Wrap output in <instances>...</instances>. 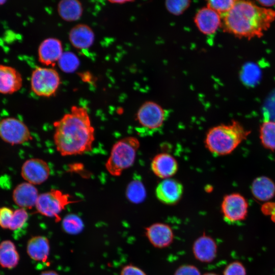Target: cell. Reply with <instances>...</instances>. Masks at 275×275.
Masks as SVG:
<instances>
[{
	"label": "cell",
	"mask_w": 275,
	"mask_h": 275,
	"mask_svg": "<svg viewBox=\"0 0 275 275\" xmlns=\"http://www.w3.org/2000/svg\"><path fill=\"white\" fill-rule=\"evenodd\" d=\"M53 126L54 145L62 156L81 155L92 150L95 128L86 107L73 105Z\"/></svg>",
	"instance_id": "6da1fadb"
},
{
	"label": "cell",
	"mask_w": 275,
	"mask_h": 275,
	"mask_svg": "<svg viewBox=\"0 0 275 275\" xmlns=\"http://www.w3.org/2000/svg\"><path fill=\"white\" fill-rule=\"evenodd\" d=\"M275 20V11L260 7L250 0H236L222 16V25L226 32L240 38H260Z\"/></svg>",
	"instance_id": "7a4b0ae2"
},
{
	"label": "cell",
	"mask_w": 275,
	"mask_h": 275,
	"mask_svg": "<svg viewBox=\"0 0 275 275\" xmlns=\"http://www.w3.org/2000/svg\"><path fill=\"white\" fill-rule=\"evenodd\" d=\"M250 133L238 121L233 120L229 124L211 128L206 133L205 145L213 155H228L246 140Z\"/></svg>",
	"instance_id": "3957f363"
},
{
	"label": "cell",
	"mask_w": 275,
	"mask_h": 275,
	"mask_svg": "<svg viewBox=\"0 0 275 275\" xmlns=\"http://www.w3.org/2000/svg\"><path fill=\"white\" fill-rule=\"evenodd\" d=\"M140 142L134 136H127L117 141L113 146L110 155L105 164L107 172L115 177L120 176L123 172L134 163Z\"/></svg>",
	"instance_id": "277c9868"
},
{
	"label": "cell",
	"mask_w": 275,
	"mask_h": 275,
	"mask_svg": "<svg viewBox=\"0 0 275 275\" xmlns=\"http://www.w3.org/2000/svg\"><path fill=\"white\" fill-rule=\"evenodd\" d=\"M169 116V111L154 101H147L138 110L136 120L141 131L145 135H149L159 131Z\"/></svg>",
	"instance_id": "5b68a950"
},
{
	"label": "cell",
	"mask_w": 275,
	"mask_h": 275,
	"mask_svg": "<svg viewBox=\"0 0 275 275\" xmlns=\"http://www.w3.org/2000/svg\"><path fill=\"white\" fill-rule=\"evenodd\" d=\"M79 202L71 199V196L59 189H51L49 191L39 194L35 205L37 211L42 215L54 218L56 222L62 218L60 214L66 207Z\"/></svg>",
	"instance_id": "8992f818"
},
{
	"label": "cell",
	"mask_w": 275,
	"mask_h": 275,
	"mask_svg": "<svg viewBox=\"0 0 275 275\" xmlns=\"http://www.w3.org/2000/svg\"><path fill=\"white\" fill-rule=\"evenodd\" d=\"M30 84L31 90L36 95L48 98L57 92L61 77L53 68L37 67L32 72Z\"/></svg>",
	"instance_id": "52a82bcc"
},
{
	"label": "cell",
	"mask_w": 275,
	"mask_h": 275,
	"mask_svg": "<svg viewBox=\"0 0 275 275\" xmlns=\"http://www.w3.org/2000/svg\"><path fill=\"white\" fill-rule=\"evenodd\" d=\"M0 138L12 145L22 144L33 139L27 125L12 117L0 120Z\"/></svg>",
	"instance_id": "ba28073f"
},
{
	"label": "cell",
	"mask_w": 275,
	"mask_h": 275,
	"mask_svg": "<svg viewBox=\"0 0 275 275\" xmlns=\"http://www.w3.org/2000/svg\"><path fill=\"white\" fill-rule=\"evenodd\" d=\"M221 210L226 222H240L246 217L248 203L241 195L238 193L230 194L224 197L221 204Z\"/></svg>",
	"instance_id": "9c48e42d"
},
{
	"label": "cell",
	"mask_w": 275,
	"mask_h": 275,
	"mask_svg": "<svg viewBox=\"0 0 275 275\" xmlns=\"http://www.w3.org/2000/svg\"><path fill=\"white\" fill-rule=\"evenodd\" d=\"M21 175L26 182L39 185L45 182L50 175V168L44 160L33 158L24 162L21 169Z\"/></svg>",
	"instance_id": "30bf717a"
},
{
	"label": "cell",
	"mask_w": 275,
	"mask_h": 275,
	"mask_svg": "<svg viewBox=\"0 0 275 275\" xmlns=\"http://www.w3.org/2000/svg\"><path fill=\"white\" fill-rule=\"evenodd\" d=\"M198 30L205 35L214 34L222 25V16L216 11L206 6L199 9L194 18Z\"/></svg>",
	"instance_id": "8fae6325"
},
{
	"label": "cell",
	"mask_w": 275,
	"mask_h": 275,
	"mask_svg": "<svg viewBox=\"0 0 275 275\" xmlns=\"http://www.w3.org/2000/svg\"><path fill=\"white\" fill-rule=\"evenodd\" d=\"M63 51L61 40L54 37L47 38L40 44L38 49L39 61L46 66L53 67L57 63Z\"/></svg>",
	"instance_id": "7c38bea8"
},
{
	"label": "cell",
	"mask_w": 275,
	"mask_h": 275,
	"mask_svg": "<svg viewBox=\"0 0 275 275\" xmlns=\"http://www.w3.org/2000/svg\"><path fill=\"white\" fill-rule=\"evenodd\" d=\"M183 192L182 184L172 178L163 179L156 186L155 195L157 199L167 205H174L181 199Z\"/></svg>",
	"instance_id": "4fadbf2b"
},
{
	"label": "cell",
	"mask_w": 275,
	"mask_h": 275,
	"mask_svg": "<svg viewBox=\"0 0 275 275\" xmlns=\"http://www.w3.org/2000/svg\"><path fill=\"white\" fill-rule=\"evenodd\" d=\"M145 234L155 248H164L173 242L174 233L171 227L161 223H154L146 228Z\"/></svg>",
	"instance_id": "5bb4252c"
},
{
	"label": "cell",
	"mask_w": 275,
	"mask_h": 275,
	"mask_svg": "<svg viewBox=\"0 0 275 275\" xmlns=\"http://www.w3.org/2000/svg\"><path fill=\"white\" fill-rule=\"evenodd\" d=\"M23 78L21 73L15 68L0 65V93L12 94L22 88Z\"/></svg>",
	"instance_id": "9a60e30c"
},
{
	"label": "cell",
	"mask_w": 275,
	"mask_h": 275,
	"mask_svg": "<svg viewBox=\"0 0 275 275\" xmlns=\"http://www.w3.org/2000/svg\"><path fill=\"white\" fill-rule=\"evenodd\" d=\"M39 195L38 189L34 185L24 182L14 188L12 199L20 208L31 209L35 206Z\"/></svg>",
	"instance_id": "2e32d148"
},
{
	"label": "cell",
	"mask_w": 275,
	"mask_h": 275,
	"mask_svg": "<svg viewBox=\"0 0 275 275\" xmlns=\"http://www.w3.org/2000/svg\"><path fill=\"white\" fill-rule=\"evenodd\" d=\"M151 169L157 177L164 179L170 178L176 173L178 164L172 155L167 153H161L153 158Z\"/></svg>",
	"instance_id": "e0dca14e"
},
{
	"label": "cell",
	"mask_w": 275,
	"mask_h": 275,
	"mask_svg": "<svg viewBox=\"0 0 275 275\" xmlns=\"http://www.w3.org/2000/svg\"><path fill=\"white\" fill-rule=\"evenodd\" d=\"M71 44L77 49H86L93 44L95 33L93 29L85 23H78L70 30L68 34Z\"/></svg>",
	"instance_id": "ac0fdd59"
},
{
	"label": "cell",
	"mask_w": 275,
	"mask_h": 275,
	"mask_svg": "<svg viewBox=\"0 0 275 275\" xmlns=\"http://www.w3.org/2000/svg\"><path fill=\"white\" fill-rule=\"evenodd\" d=\"M193 252L198 260L204 263H209L216 257L217 245L212 238L203 235L194 242Z\"/></svg>",
	"instance_id": "d6986e66"
},
{
	"label": "cell",
	"mask_w": 275,
	"mask_h": 275,
	"mask_svg": "<svg viewBox=\"0 0 275 275\" xmlns=\"http://www.w3.org/2000/svg\"><path fill=\"white\" fill-rule=\"evenodd\" d=\"M50 252V245L48 238L44 236H35L31 237L26 244V252L29 256L36 261H47Z\"/></svg>",
	"instance_id": "ffe728a7"
},
{
	"label": "cell",
	"mask_w": 275,
	"mask_h": 275,
	"mask_svg": "<svg viewBox=\"0 0 275 275\" xmlns=\"http://www.w3.org/2000/svg\"><path fill=\"white\" fill-rule=\"evenodd\" d=\"M57 12L63 20L76 21L82 16L84 7L79 0H60L57 5Z\"/></svg>",
	"instance_id": "44dd1931"
},
{
	"label": "cell",
	"mask_w": 275,
	"mask_h": 275,
	"mask_svg": "<svg viewBox=\"0 0 275 275\" xmlns=\"http://www.w3.org/2000/svg\"><path fill=\"white\" fill-rule=\"evenodd\" d=\"M251 191L257 200L267 201L272 198L275 195V184L267 177H259L253 181Z\"/></svg>",
	"instance_id": "7402d4cb"
},
{
	"label": "cell",
	"mask_w": 275,
	"mask_h": 275,
	"mask_svg": "<svg viewBox=\"0 0 275 275\" xmlns=\"http://www.w3.org/2000/svg\"><path fill=\"white\" fill-rule=\"evenodd\" d=\"M20 260L19 254L15 244L10 240L0 243V266L3 268L12 269L17 266Z\"/></svg>",
	"instance_id": "603a6c76"
},
{
	"label": "cell",
	"mask_w": 275,
	"mask_h": 275,
	"mask_svg": "<svg viewBox=\"0 0 275 275\" xmlns=\"http://www.w3.org/2000/svg\"><path fill=\"white\" fill-rule=\"evenodd\" d=\"M261 143L268 150L275 151V121L267 120L262 122L259 129Z\"/></svg>",
	"instance_id": "cb8c5ba5"
},
{
	"label": "cell",
	"mask_w": 275,
	"mask_h": 275,
	"mask_svg": "<svg viewBox=\"0 0 275 275\" xmlns=\"http://www.w3.org/2000/svg\"><path fill=\"white\" fill-rule=\"evenodd\" d=\"M125 195L128 200L134 204L143 202L146 197V191L143 182L139 179H134L128 184Z\"/></svg>",
	"instance_id": "d4e9b609"
},
{
	"label": "cell",
	"mask_w": 275,
	"mask_h": 275,
	"mask_svg": "<svg viewBox=\"0 0 275 275\" xmlns=\"http://www.w3.org/2000/svg\"><path fill=\"white\" fill-rule=\"evenodd\" d=\"M62 226L63 230L69 234L75 235L80 233L84 229V223L77 215L69 213L62 220Z\"/></svg>",
	"instance_id": "484cf974"
},
{
	"label": "cell",
	"mask_w": 275,
	"mask_h": 275,
	"mask_svg": "<svg viewBox=\"0 0 275 275\" xmlns=\"http://www.w3.org/2000/svg\"><path fill=\"white\" fill-rule=\"evenodd\" d=\"M60 69L66 73L75 71L79 65V61L77 57L70 51L64 52L58 62Z\"/></svg>",
	"instance_id": "4316f807"
},
{
	"label": "cell",
	"mask_w": 275,
	"mask_h": 275,
	"mask_svg": "<svg viewBox=\"0 0 275 275\" xmlns=\"http://www.w3.org/2000/svg\"><path fill=\"white\" fill-rule=\"evenodd\" d=\"M191 0H165L167 11L174 15L182 14L189 7Z\"/></svg>",
	"instance_id": "83f0119b"
},
{
	"label": "cell",
	"mask_w": 275,
	"mask_h": 275,
	"mask_svg": "<svg viewBox=\"0 0 275 275\" xmlns=\"http://www.w3.org/2000/svg\"><path fill=\"white\" fill-rule=\"evenodd\" d=\"M29 214L25 209L20 208L14 210L8 229L14 231L22 228L27 222Z\"/></svg>",
	"instance_id": "f1b7e54d"
},
{
	"label": "cell",
	"mask_w": 275,
	"mask_h": 275,
	"mask_svg": "<svg viewBox=\"0 0 275 275\" xmlns=\"http://www.w3.org/2000/svg\"><path fill=\"white\" fill-rule=\"evenodd\" d=\"M208 7L218 12L221 16L234 5L236 0H206Z\"/></svg>",
	"instance_id": "f546056e"
},
{
	"label": "cell",
	"mask_w": 275,
	"mask_h": 275,
	"mask_svg": "<svg viewBox=\"0 0 275 275\" xmlns=\"http://www.w3.org/2000/svg\"><path fill=\"white\" fill-rule=\"evenodd\" d=\"M224 275H246V270L243 264L238 261L229 264L225 268Z\"/></svg>",
	"instance_id": "4dcf8cb0"
},
{
	"label": "cell",
	"mask_w": 275,
	"mask_h": 275,
	"mask_svg": "<svg viewBox=\"0 0 275 275\" xmlns=\"http://www.w3.org/2000/svg\"><path fill=\"white\" fill-rule=\"evenodd\" d=\"M14 211L10 208L4 206L0 207V227L7 229L9 228L10 222Z\"/></svg>",
	"instance_id": "1f68e13d"
},
{
	"label": "cell",
	"mask_w": 275,
	"mask_h": 275,
	"mask_svg": "<svg viewBox=\"0 0 275 275\" xmlns=\"http://www.w3.org/2000/svg\"><path fill=\"white\" fill-rule=\"evenodd\" d=\"M174 275H201L200 270L195 266L184 265L180 266L176 270Z\"/></svg>",
	"instance_id": "d6a6232c"
},
{
	"label": "cell",
	"mask_w": 275,
	"mask_h": 275,
	"mask_svg": "<svg viewBox=\"0 0 275 275\" xmlns=\"http://www.w3.org/2000/svg\"><path fill=\"white\" fill-rule=\"evenodd\" d=\"M120 275H147L139 267L132 264L124 266L121 269Z\"/></svg>",
	"instance_id": "836d02e7"
},
{
	"label": "cell",
	"mask_w": 275,
	"mask_h": 275,
	"mask_svg": "<svg viewBox=\"0 0 275 275\" xmlns=\"http://www.w3.org/2000/svg\"><path fill=\"white\" fill-rule=\"evenodd\" d=\"M261 210L264 214L272 215L275 213V203H265L262 205Z\"/></svg>",
	"instance_id": "e575fe53"
},
{
	"label": "cell",
	"mask_w": 275,
	"mask_h": 275,
	"mask_svg": "<svg viewBox=\"0 0 275 275\" xmlns=\"http://www.w3.org/2000/svg\"><path fill=\"white\" fill-rule=\"evenodd\" d=\"M84 165L80 163H76L70 164L69 166V170L71 172L80 173L84 171Z\"/></svg>",
	"instance_id": "d590c367"
},
{
	"label": "cell",
	"mask_w": 275,
	"mask_h": 275,
	"mask_svg": "<svg viewBox=\"0 0 275 275\" xmlns=\"http://www.w3.org/2000/svg\"><path fill=\"white\" fill-rule=\"evenodd\" d=\"M263 7H271L275 5V0H256Z\"/></svg>",
	"instance_id": "8d00e7d4"
},
{
	"label": "cell",
	"mask_w": 275,
	"mask_h": 275,
	"mask_svg": "<svg viewBox=\"0 0 275 275\" xmlns=\"http://www.w3.org/2000/svg\"><path fill=\"white\" fill-rule=\"evenodd\" d=\"M109 3L116 4H123L127 3L132 2L135 0H106Z\"/></svg>",
	"instance_id": "74e56055"
},
{
	"label": "cell",
	"mask_w": 275,
	"mask_h": 275,
	"mask_svg": "<svg viewBox=\"0 0 275 275\" xmlns=\"http://www.w3.org/2000/svg\"><path fill=\"white\" fill-rule=\"evenodd\" d=\"M40 275H59L56 271L53 270H46L42 272Z\"/></svg>",
	"instance_id": "f35d334b"
},
{
	"label": "cell",
	"mask_w": 275,
	"mask_h": 275,
	"mask_svg": "<svg viewBox=\"0 0 275 275\" xmlns=\"http://www.w3.org/2000/svg\"><path fill=\"white\" fill-rule=\"evenodd\" d=\"M203 275H218V274L215 273H213V272H209V273H206Z\"/></svg>",
	"instance_id": "ab89813d"
},
{
	"label": "cell",
	"mask_w": 275,
	"mask_h": 275,
	"mask_svg": "<svg viewBox=\"0 0 275 275\" xmlns=\"http://www.w3.org/2000/svg\"><path fill=\"white\" fill-rule=\"evenodd\" d=\"M271 219L274 222H275V213L271 215Z\"/></svg>",
	"instance_id": "60d3db41"
},
{
	"label": "cell",
	"mask_w": 275,
	"mask_h": 275,
	"mask_svg": "<svg viewBox=\"0 0 275 275\" xmlns=\"http://www.w3.org/2000/svg\"><path fill=\"white\" fill-rule=\"evenodd\" d=\"M7 0H0V5L4 4Z\"/></svg>",
	"instance_id": "b9f144b4"
}]
</instances>
